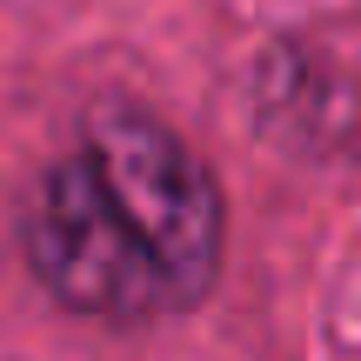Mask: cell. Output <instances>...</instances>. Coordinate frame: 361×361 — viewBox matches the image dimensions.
Listing matches in <instances>:
<instances>
[{"label": "cell", "mask_w": 361, "mask_h": 361, "mask_svg": "<svg viewBox=\"0 0 361 361\" xmlns=\"http://www.w3.org/2000/svg\"><path fill=\"white\" fill-rule=\"evenodd\" d=\"M80 154L128 214V228L168 268L180 308H194L221 274V234H228L221 188L201 168V154L134 101H94L80 114Z\"/></svg>", "instance_id": "7a4b0ae2"}, {"label": "cell", "mask_w": 361, "mask_h": 361, "mask_svg": "<svg viewBox=\"0 0 361 361\" xmlns=\"http://www.w3.org/2000/svg\"><path fill=\"white\" fill-rule=\"evenodd\" d=\"M20 247L34 281L61 301L67 314L114 328H141L161 314H180V295L168 268L154 261V247L128 228V214L114 207V194L94 180L87 154H61L47 174L27 188L20 207Z\"/></svg>", "instance_id": "6da1fadb"}]
</instances>
